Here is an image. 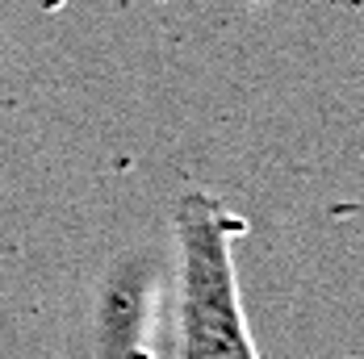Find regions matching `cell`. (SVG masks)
Returning a JSON list of instances; mask_svg holds the SVG:
<instances>
[{"label":"cell","mask_w":364,"mask_h":359,"mask_svg":"<svg viewBox=\"0 0 364 359\" xmlns=\"http://www.w3.org/2000/svg\"><path fill=\"white\" fill-rule=\"evenodd\" d=\"M247 4H264V0H247Z\"/></svg>","instance_id":"obj_2"},{"label":"cell","mask_w":364,"mask_h":359,"mask_svg":"<svg viewBox=\"0 0 364 359\" xmlns=\"http://www.w3.org/2000/svg\"><path fill=\"white\" fill-rule=\"evenodd\" d=\"M243 221L210 192L176 205V359H259L239 301L235 234Z\"/></svg>","instance_id":"obj_1"}]
</instances>
